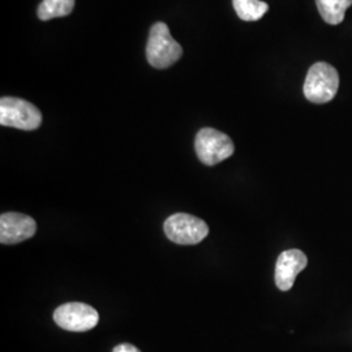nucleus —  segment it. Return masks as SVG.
Here are the masks:
<instances>
[{
  "label": "nucleus",
  "instance_id": "8",
  "mask_svg": "<svg viewBox=\"0 0 352 352\" xmlns=\"http://www.w3.org/2000/svg\"><path fill=\"white\" fill-rule=\"evenodd\" d=\"M308 265V258L300 250L282 252L276 264V285L280 291L292 289L295 279Z\"/></svg>",
  "mask_w": 352,
  "mask_h": 352
},
{
  "label": "nucleus",
  "instance_id": "3",
  "mask_svg": "<svg viewBox=\"0 0 352 352\" xmlns=\"http://www.w3.org/2000/svg\"><path fill=\"white\" fill-rule=\"evenodd\" d=\"M195 149L202 164L215 166L234 154L235 145L225 133L214 128H204L196 136Z\"/></svg>",
  "mask_w": 352,
  "mask_h": 352
},
{
  "label": "nucleus",
  "instance_id": "6",
  "mask_svg": "<svg viewBox=\"0 0 352 352\" xmlns=\"http://www.w3.org/2000/svg\"><path fill=\"white\" fill-rule=\"evenodd\" d=\"M54 320L56 325L64 330L82 333L96 327L100 321V315L88 304L67 302L55 311Z\"/></svg>",
  "mask_w": 352,
  "mask_h": 352
},
{
  "label": "nucleus",
  "instance_id": "5",
  "mask_svg": "<svg viewBox=\"0 0 352 352\" xmlns=\"http://www.w3.org/2000/svg\"><path fill=\"white\" fill-rule=\"evenodd\" d=\"M164 228L168 239L182 245L199 244L209 234L208 225L190 214L177 213L168 217Z\"/></svg>",
  "mask_w": 352,
  "mask_h": 352
},
{
  "label": "nucleus",
  "instance_id": "9",
  "mask_svg": "<svg viewBox=\"0 0 352 352\" xmlns=\"http://www.w3.org/2000/svg\"><path fill=\"white\" fill-rule=\"evenodd\" d=\"M318 12L330 25H338L344 13L352 6V0H316Z\"/></svg>",
  "mask_w": 352,
  "mask_h": 352
},
{
  "label": "nucleus",
  "instance_id": "7",
  "mask_svg": "<svg viewBox=\"0 0 352 352\" xmlns=\"http://www.w3.org/2000/svg\"><path fill=\"white\" fill-rule=\"evenodd\" d=\"M36 221L21 213H4L0 217V243L17 244L34 236Z\"/></svg>",
  "mask_w": 352,
  "mask_h": 352
},
{
  "label": "nucleus",
  "instance_id": "4",
  "mask_svg": "<svg viewBox=\"0 0 352 352\" xmlns=\"http://www.w3.org/2000/svg\"><path fill=\"white\" fill-rule=\"evenodd\" d=\"M42 123V113L30 102L3 97L0 101V124L24 131H34Z\"/></svg>",
  "mask_w": 352,
  "mask_h": 352
},
{
  "label": "nucleus",
  "instance_id": "12",
  "mask_svg": "<svg viewBox=\"0 0 352 352\" xmlns=\"http://www.w3.org/2000/svg\"><path fill=\"white\" fill-rule=\"evenodd\" d=\"M113 352H141L136 346L133 344H129V343H123V344H119L113 349Z\"/></svg>",
  "mask_w": 352,
  "mask_h": 352
},
{
  "label": "nucleus",
  "instance_id": "2",
  "mask_svg": "<svg viewBox=\"0 0 352 352\" xmlns=\"http://www.w3.org/2000/svg\"><path fill=\"white\" fill-rule=\"evenodd\" d=\"M183 55L182 46L171 37L168 26L157 23L151 29L146 46V58L151 67L164 69L175 64Z\"/></svg>",
  "mask_w": 352,
  "mask_h": 352
},
{
  "label": "nucleus",
  "instance_id": "10",
  "mask_svg": "<svg viewBox=\"0 0 352 352\" xmlns=\"http://www.w3.org/2000/svg\"><path fill=\"white\" fill-rule=\"evenodd\" d=\"M75 0H43L38 7V17L47 21L56 17H64L72 12Z\"/></svg>",
  "mask_w": 352,
  "mask_h": 352
},
{
  "label": "nucleus",
  "instance_id": "11",
  "mask_svg": "<svg viewBox=\"0 0 352 352\" xmlns=\"http://www.w3.org/2000/svg\"><path fill=\"white\" fill-rule=\"evenodd\" d=\"M234 8L241 20L257 21L267 12V3L261 0H232Z\"/></svg>",
  "mask_w": 352,
  "mask_h": 352
},
{
  "label": "nucleus",
  "instance_id": "1",
  "mask_svg": "<svg viewBox=\"0 0 352 352\" xmlns=\"http://www.w3.org/2000/svg\"><path fill=\"white\" fill-rule=\"evenodd\" d=\"M340 88V76L330 64L318 62L314 64L305 77L304 96L312 103H327L337 94Z\"/></svg>",
  "mask_w": 352,
  "mask_h": 352
}]
</instances>
